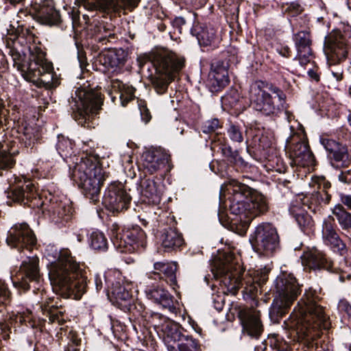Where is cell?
Here are the masks:
<instances>
[{"instance_id":"1","label":"cell","mask_w":351,"mask_h":351,"mask_svg":"<svg viewBox=\"0 0 351 351\" xmlns=\"http://www.w3.org/2000/svg\"><path fill=\"white\" fill-rule=\"evenodd\" d=\"M285 330L303 349L317 350L331 340L332 320L323 299L315 290H306L303 298L285 322Z\"/></svg>"},{"instance_id":"2","label":"cell","mask_w":351,"mask_h":351,"mask_svg":"<svg viewBox=\"0 0 351 351\" xmlns=\"http://www.w3.org/2000/svg\"><path fill=\"white\" fill-rule=\"evenodd\" d=\"M267 210V204L263 197L250 189L237 186L224 192L219 217L223 226L244 237L252 221Z\"/></svg>"},{"instance_id":"3","label":"cell","mask_w":351,"mask_h":351,"mask_svg":"<svg viewBox=\"0 0 351 351\" xmlns=\"http://www.w3.org/2000/svg\"><path fill=\"white\" fill-rule=\"evenodd\" d=\"M210 269L215 280L229 294L237 295L242 284L245 266L237 249L224 246L213 254Z\"/></svg>"},{"instance_id":"4","label":"cell","mask_w":351,"mask_h":351,"mask_svg":"<svg viewBox=\"0 0 351 351\" xmlns=\"http://www.w3.org/2000/svg\"><path fill=\"white\" fill-rule=\"evenodd\" d=\"M104 104L99 86L82 84L76 88L69 101L70 113L82 127L89 128L98 119Z\"/></svg>"},{"instance_id":"5","label":"cell","mask_w":351,"mask_h":351,"mask_svg":"<svg viewBox=\"0 0 351 351\" xmlns=\"http://www.w3.org/2000/svg\"><path fill=\"white\" fill-rule=\"evenodd\" d=\"M275 299L270 308L272 323L277 324L287 315L301 293L302 285L287 271L278 276L274 285Z\"/></svg>"},{"instance_id":"6","label":"cell","mask_w":351,"mask_h":351,"mask_svg":"<svg viewBox=\"0 0 351 351\" xmlns=\"http://www.w3.org/2000/svg\"><path fill=\"white\" fill-rule=\"evenodd\" d=\"M250 96L254 108L267 116L280 112L286 101L285 95L280 89L263 81H258L252 84Z\"/></svg>"},{"instance_id":"7","label":"cell","mask_w":351,"mask_h":351,"mask_svg":"<svg viewBox=\"0 0 351 351\" xmlns=\"http://www.w3.org/2000/svg\"><path fill=\"white\" fill-rule=\"evenodd\" d=\"M97 158L87 156L75 169V182L86 193H97L103 176V169Z\"/></svg>"},{"instance_id":"8","label":"cell","mask_w":351,"mask_h":351,"mask_svg":"<svg viewBox=\"0 0 351 351\" xmlns=\"http://www.w3.org/2000/svg\"><path fill=\"white\" fill-rule=\"evenodd\" d=\"M250 241L255 251L263 256H271L279 248V239L275 228L265 223L256 228Z\"/></svg>"},{"instance_id":"9","label":"cell","mask_w":351,"mask_h":351,"mask_svg":"<svg viewBox=\"0 0 351 351\" xmlns=\"http://www.w3.org/2000/svg\"><path fill=\"white\" fill-rule=\"evenodd\" d=\"M271 267L267 265L264 267L252 268L247 274V281L244 289V298L258 304V295L261 294L263 287L266 284ZM246 299V300H247Z\"/></svg>"},{"instance_id":"10","label":"cell","mask_w":351,"mask_h":351,"mask_svg":"<svg viewBox=\"0 0 351 351\" xmlns=\"http://www.w3.org/2000/svg\"><path fill=\"white\" fill-rule=\"evenodd\" d=\"M228 69V63L222 60L211 64L208 75V84L212 91H221L229 84Z\"/></svg>"},{"instance_id":"11","label":"cell","mask_w":351,"mask_h":351,"mask_svg":"<svg viewBox=\"0 0 351 351\" xmlns=\"http://www.w3.org/2000/svg\"><path fill=\"white\" fill-rule=\"evenodd\" d=\"M239 319L247 334L254 338H259L263 331V326L259 311L253 307L241 304Z\"/></svg>"},{"instance_id":"12","label":"cell","mask_w":351,"mask_h":351,"mask_svg":"<svg viewBox=\"0 0 351 351\" xmlns=\"http://www.w3.org/2000/svg\"><path fill=\"white\" fill-rule=\"evenodd\" d=\"M322 142L335 167H344L350 163V154L346 145L334 139L324 138Z\"/></svg>"},{"instance_id":"13","label":"cell","mask_w":351,"mask_h":351,"mask_svg":"<svg viewBox=\"0 0 351 351\" xmlns=\"http://www.w3.org/2000/svg\"><path fill=\"white\" fill-rule=\"evenodd\" d=\"M165 151L150 148L145 151L142 156V167L148 173L154 174L160 170H167L161 167H167L168 161L167 154Z\"/></svg>"},{"instance_id":"14","label":"cell","mask_w":351,"mask_h":351,"mask_svg":"<svg viewBox=\"0 0 351 351\" xmlns=\"http://www.w3.org/2000/svg\"><path fill=\"white\" fill-rule=\"evenodd\" d=\"M292 145L291 155L295 163L302 167L312 166L314 160L306 143L300 140Z\"/></svg>"},{"instance_id":"15","label":"cell","mask_w":351,"mask_h":351,"mask_svg":"<svg viewBox=\"0 0 351 351\" xmlns=\"http://www.w3.org/2000/svg\"><path fill=\"white\" fill-rule=\"evenodd\" d=\"M125 56L123 51H109L103 54L99 60V64L104 69L110 71L117 69L121 63L123 62Z\"/></svg>"},{"instance_id":"16","label":"cell","mask_w":351,"mask_h":351,"mask_svg":"<svg viewBox=\"0 0 351 351\" xmlns=\"http://www.w3.org/2000/svg\"><path fill=\"white\" fill-rule=\"evenodd\" d=\"M295 41L300 60L305 63L311 56L310 35L307 32H300L295 36Z\"/></svg>"},{"instance_id":"17","label":"cell","mask_w":351,"mask_h":351,"mask_svg":"<svg viewBox=\"0 0 351 351\" xmlns=\"http://www.w3.org/2000/svg\"><path fill=\"white\" fill-rule=\"evenodd\" d=\"M256 142H254L255 145H257L258 149L260 150L261 154L263 156L270 155L273 151V143L268 134H261L256 138Z\"/></svg>"},{"instance_id":"18","label":"cell","mask_w":351,"mask_h":351,"mask_svg":"<svg viewBox=\"0 0 351 351\" xmlns=\"http://www.w3.org/2000/svg\"><path fill=\"white\" fill-rule=\"evenodd\" d=\"M240 94L237 89L231 90L223 98V103L226 108H234L239 103Z\"/></svg>"},{"instance_id":"19","label":"cell","mask_w":351,"mask_h":351,"mask_svg":"<svg viewBox=\"0 0 351 351\" xmlns=\"http://www.w3.org/2000/svg\"><path fill=\"white\" fill-rule=\"evenodd\" d=\"M229 133H230V137L234 141H242V136H241V133L240 132V130L236 125H231V127L229 129Z\"/></svg>"}]
</instances>
